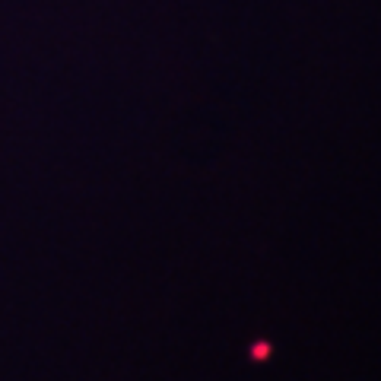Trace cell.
Here are the masks:
<instances>
[{
    "label": "cell",
    "instance_id": "obj_1",
    "mask_svg": "<svg viewBox=\"0 0 381 381\" xmlns=\"http://www.w3.org/2000/svg\"><path fill=\"white\" fill-rule=\"evenodd\" d=\"M267 353H270V346H267V343H258V346H254V356H258V359H264Z\"/></svg>",
    "mask_w": 381,
    "mask_h": 381
}]
</instances>
